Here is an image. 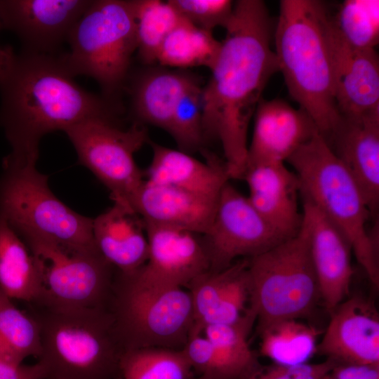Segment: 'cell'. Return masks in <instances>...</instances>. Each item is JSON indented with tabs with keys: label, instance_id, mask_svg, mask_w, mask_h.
Listing matches in <instances>:
<instances>
[{
	"label": "cell",
	"instance_id": "cell-21",
	"mask_svg": "<svg viewBox=\"0 0 379 379\" xmlns=\"http://www.w3.org/2000/svg\"><path fill=\"white\" fill-rule=\"evenodd\" d=\"M218 199L144 180L133 208L145 223L178 227L204 235L211 225Z\"/></svg>",
	"mask_w": 379,
	"mask_h": 379
},
{
	"label": "cell",
	"instance_id": "cell-15",
	"mask_svg": "<svg viewBox=\"0 0 379 379\" xmlns=\"http://www.w3.org/2000/svg\"><path fill=\"white\" fill-rule=\"evenodd\" d=\"M329 314L317 353L336 364L379 366V314L373 302L352 296Z\"/></svg>",
	"mask_w": 379,
	"mask_h": 379
},
{
	"label": "cell",
	"instance_id": "cell-39",
	"mask_svg": "<svg viewBox=\"0 0 379 379\" xmlns=\"http://www.w3.org/2000/svg\"><path fill=\"white\" fill-rule=\"evenodd\" d=\"M9 298L4 295L0 288V307Z\"/></svg>",
	"mask_w": 379,
	"mask_h": 379
},
{
	"label": "cell",
	"instance_id": "cell-29",
	"mask_svg": "<svg viewBox=\"0 0 379 379\" xmlns=\"http://www.w3.org/2000/svg\"><path fill=\"white\" fill-rule=\"evenodd\" d=\"M137 49L146 64L157 62L168 34L185 19L169 1L135 0Z\"/></svg>",
	"mask_w": 379,
	"mask_h": 379
},
{
	"label": "cell",
	"instance_id": "cell-27",
	"mask_svg": "<svg viewBox=\"0 0 379 379\" xmlns=\"http://www.w3.org/2000/svg\"><path fill=\"white\" fill-rule=\"evenodd\" d=\"M220 45L211 32L201 29L185 19L164 39L157 62L178 68L204 66L210 69Z\"/></svg>",
	"mask_w": 379,
	"mask_h": 379
},
{
	"label": "cell",
	"instance_id": "cell-25",
	"mask_svg": "<svg viewBox=\"0 0 379 379\" xmlns=\"http://www.w3.org/2000/svg\"><path fill=\"white\" fill-rule=\"evenodd\" d=\"M0 288L10 300L38 303L43 287L39 270L29 249L0 216Z\"/></svg>",
	"mask_w": 379,
	"mask_h": 379
},
{
	"label": "cell",
	"instance_id": "cell-23",
	"mask_svg": "<svg viewBox=\"0 0 379 379\" xmlns=\"http://www.w3.org/2000/svg\"><path fill=\"white\" fill-rule=\"evenodd\" d=\"M153 156L144 176L154 184L172 186L217 199L230 178L225 161L208 155L204 163L180 149L151 142Z\"/></svg>",
	"mask_w": 379,
	"mask_h": 379
},
{
	"label": "cell",
	"instance_id": "cell-19",
	"mask_svg": "<svg viewBox=\"0 0 379 379\" xmlns=\"http://www.w3.org/2000/svg\"><path fill=\"white\" fill-rule=\"evenodd\" d=\"M251 204L284 239L295 237L302 223L298 206L300 182L285 163L248 166L243 175Z\"/></svg>",
	"mask_w": 379,
	"mask_h": 379
},
{
	"label": "cell",
	"instance_id": "cell-28",
	"mask_svg": "<svg viewBox=\"0 0 379 379\" xmlns=\"http://www.w3.org/2000/svg\"><path fill=\"white\" fill-rule=\"evenodd\" d=\"M41 352L40 326L36 318L20 310L8 299L0 307V359L22 364L29 356Z\"/></svg>",
	"mask_w": 379,
	"mask_h": 379
},
{
	"label": "cell",
	"instance_id": "cell-32",
	"mask_svg": "<svg viewBox=\"0 0 379 379\" xmlns=\"http://www.w3.org/2000/svg\"><path fill=\"white\" fill-rule=\"evenodd\" d=\"M255 321V314L248 307L246 314L237 322L208 325L203 331L204 335L242 378L260 364L248 342Z\"/></svg>",
	"mask_w": 379,
	"mask_h": 379
},
{
	"label": "cell",
	"instance_id": "cell-7",
	"mask_svg": "<svg viewBox=\"0 0 379 379\" xmlns=\"http://www.w3.org/2000/svg\"><path fill=\"white\" fill-rule=\"evenodd\" d=\"M125 349L182 350L194 324L187 290L143 279L135 271H116L107 305Z\"/></svg>",
	"mask_w": 379,
	"mask_h": 379
},
{
	"label": "cell",
	"instance_id": "cell-33",
	"mask_svg": "<svg viewBox=\"0 0 379 379\" xmlns=\"http://www.w3.org/2000/svg\"><path fill=\"white\" fill-rule=\"evenodd\" d=\"M201 88L198 84L181 97L168 131L179 149L188 154L201 149L205 141L202 128Z\"/></svg>",
	"mask_w": 379,
	"mask_h": 379
},
{
	"label": "cell",
	"instance_id": "cell-24",
	"mask_svg": "<svg viewBox=\"0 0 379 379\" xmlns=\"http://www.w3.org/2000/svg\"><path fill=\"white\" fill-rule=\"evenodd\" d=\"M199 84L194 76L180 71L155 69L142 74L132 87V105L142 121L168 131L181 97Z\"/></svg>",
	"mask_w": 379,
	"mask_h": 379
},
{
	"label": "cell",
	"instance_id": "cell-2",
	"mask_svg": "<svg viewBox=\"0 0 379 379\" xmlns=\"http://www.w3.org/2000/svg\"><path fill=\"white\" fill-rule=\"evenodd\" d=\"M60 56L22 52L0 84V126L15 156H39L41 138L93 117L113 102L81 88Z\"/></svg>",
	"mask_w": 379,
	"mask_h": 379
},
{
	"label": "cell",
	"instance_id": "cell-1",
	"mask_svg": "<svg viewBox=\"0 0 379 379\" xmlns=\"http://www.w3.org/2000/svg\"><path fill=\"white\" fill-rule=\"evenodd\" d=\"M225 29L211 77L201 88L202 128L204 140L220 142L230 178L237 179L246 170L249 123L279 66L262 1L234 2Z\"/></svg>",
	"mask_w": 379,
	"mask_h": 379
},
{
	"label": "cell",
	"instance_id": "cell-31",
	"mask_svg": "<svg viewBox=\"0 0 379 379\" xmlns=\"http://www.w3.org/2000/svg\"><path fill=\"white\" fill-rule=\"evenodd\" d=\"M330 21L334 33L350 48L375 49L378 44V0H346Z\"/></svg>",
	"mask_w": 379,
	"mask_h": 379
},
{
	"label": "cell",
	"instance_id": "cell-20",
	"mask_svg": "<svg viewBox=\"0 0 379 379\" xmlns=\"http://www.w3.org/2000/svg\"><path fill=\"white\" fill-rule=\"evenodd\" d=\"M325 140L358 184L375 216L379 205V118L340 117Z\"/></svg>",
	"mask_w": 379,
	"mask_h": 379
},
{
	"label": "cell",
	"instance_id": "cell-30",
	"mask_svg": "<svg viewBox=\"0 0 379 379\" xmlns=\"http://www.w3.org/2000/svg\"><path fill=\"white\" fill-rule=\"evenodd\" d=\"M193 373L182 350L131 349L120 361L121 379H194Z\"/></svg>",
	"mask_w": 379,
	"mask_h": 379
},
{
	"label": "cell",
	"instance_id": "cell-5",
	"mask_svg": "<svg viewBox=\"0 0 379 379\" xmlns=\"http://www.w3.org/2000/svg\"><path fill=\"white\" fill-rule=\"evenodd\" d=\"M40 326L46 379H121L125 349L107 307L31 305Z\"/></svg>",
	"mask_w": 379,
	"mask_h": 379
},
{
	"label": "cell",
	"instance_id": "cell-16",
	"mask_svg": "<svg viewBox=\"0 0 379 379\" xmlns=\"http://www.w3.org/2000/svg\"><path fill=\"white\" fill-rule=\"evenodd\" d=\"M302 202V222L308 232L319 295L330 313L349 294L354 274L352 251L340 230L312 204Z\"/></svg>",
	"mask_w": 379,
	"mask_h": 379
},
{
	"label": "cell",
	"instance_id": "cell-17",
	"mask_svg": "<svg viewBox=\"0 0 379 379\" xmlns=\"http://www.w3.org/2000/svg\"><path fill=\"white\" fill-rule=\"evenodd\" d=\"M246 166L285 163L304 143L319 132L312 118L281 99H261L255 112Z\"/></svg>",
	"mask_w": 379,
	"mask_h": 379
},
{
	"label": "cell",
	"instance_id": "cell-37",
	"mask_svg": "<svg viewBox=\"0 0 379 379\" xmlns=\"http://www.w3.org/2000/svg\"><path fill=\"white\" fill-rule=\"evenodd\" d=\"M44 365L38 361L32 365H13L0 359V379H46Z\"/></svg>",
	"mask_w": 379,
	"mask_h": 379
},
{
	"label": "cell",
	"instance_id": "cell-3",
	"mask_svg": "<svg viewBox=\"0 0 379 379\" xmlns=\"http://www.w3.org/2000/svg\"><path fill=\"white\" fill-rule=\"evenodd\" d=\"M275 55L291 98L326 139L340 121L334 98L330 15L317 0H282Z\"/></svg>",
	"mask_w": 379,
	"mask_h": 379
},
{
	"label": "cell",
	"instance_id": "cell-41",
	"mask_svg": "<svg viewBox=\"0 0 379 379\" xmlns=\"http://www.w3.org/2000/svg\"><path fill=\"white\" fill-rule=\"evenodd\" d=\"M2 361V360H1Z\"/></svg>",
	"mask_w": 379,
	"mask_h": 379
},
{
	"label": "cell",
	"instance_id": "cell-34",
	"mask_svg": "<svg viewBox=\"0 0 379 379\" xmlns=\"http://www.w3.org/2000/svg\"><path fill=\"white\" fill-rule=\"evenodd\" d=\"M181 16L193 25L208 32L225 27L233 11L230 0H169Z\"/></svg>",
	"mask_w": 379,
	"mask_h": 379
},
{
	"label": "cell",
	"instance_id": "cell-11",
	"mask_svg": "<svg viewBox=\"0 0 379 379\" xmlns=\"http://www.w3.org/2000/svg\"><path fill=\"white\" fill-rule=\"evenodd\" d=\"M73 145L81 164L109 190L114 204L134 211L133 203L144 182L134 155L148 142L145 127L135 123L127 129L112 118L86 119L63 131Z\"/></svg>",
	"mask_w": 379,
	"mask_h": 379
},
{
	"label": "cell",
	"instance_id": "cell-9",
	"mask_svg": "<svg viewBox=\"0 0 379 379\" xmlns=\"http://www.w3.org/2000/svg\"><path fill=\"white\" fill-rule=\"evenodd\" d=\"M248 260V307L258 333L277 321L311 314L320 295L303 222L295 237Z\"/></svg>",
	"mask_w": 379,
	"mask_h": 379
},
{
	"label": "cell",
	"instance_id": "cell-4",
	"mask_svg": "<svg viewBox=\"0 0 379 379\" xmlns=\"http://www.w3.org/2000/svg\"><path fill=\"white\" fill-rule=\"evenodd\" d=\"M300 182V195L328 218L349 241L371 284L379 287L378 233L358 184L324 137L316 133L287 160Z\"/></svg>",
	"mask_w": 379,
	"mask_h": 379
},
{
	"label": "cell",
	"instance_id": "cell-13",
	"mask_svg": "<svg viewBox=\"0 0 379 379\" xmlns=\"http://www.w3.org/2000/svg\"><path fill=\"white\" fill-rule=\"evenodd\" d=\"M89 0H0L3 29L20 40L23 52L54 55L84 13Z\"/></svg>",
	"mask_w": 379,
	"mask_h": 379
},
{
	"label": "cell",
	"instance_id": "cell-40",
	"mask_svg": "<svg viewBox=\"0 0 379 379\" xmlns=\"http://www.w3.org/2000/svg\"><path fill=\"white\" fill-rule=\"evenodd\" d=\"M194 379H210L207 377L203 376V375H199L198 377L194 378Z\"/></svg>",
	"mask_w": 379,
	"mask_h": 379
},
{
	"label": "cell",
	"instance_id": "cell-10",
	"mask_svg": "<svg viewBox=\"0 0 379 379\" xmlns=\"http://www.w3.org/2000/svg\"><path fill=\"white\" fill-rule=\"evenodd\" d=\"M20 237L34 256L41 277L42 296L34 305L107 306L116 270L99 253L80 251L32 234Z\"/></svg>",
	"mask_w": 379,
	"mask_h": 379
},
{
	"label": "cell",
	"instance_id": "cell-6",
	"mask_svg": "<svg viewBox=\"0 0 379 379\" xmlns=\"http://www.w3.org/2000/svg\"><path fill=\"white\" fill-rule=\"evenodd\" d=\"M38 157L8 154L0 175V216L20 237L32 234L89 253H99L93 236V219L59 200L48 177L36 166Z\"/></svg>",
	"mask_w": 379,
	"mask_h": 379
},
{
	"label": "cell",
	"instance_id": "cell-38",
	"mask_svg": "<svg viewBox=\"0 0 379 379\" xmlns=\"http://www.w3.org/2000/svg\"><path fill=\"white\" fill-rule=\"evenodd\" d=\"M2 29L3 27L0 20V30ZM15 55L16 54L11 46H0V84L10 71Z\"/></svg>",
	"mask_w": 379,
	"mask_h": 379
},
{
	"label": "cell",
	"instance_id": "cell-12",
	"mask_svg": "<svg viewBox=\"0 0 379 379\" xmlns=\"http://www.w3.org/2000/svg\"><path fill=\"white\" fill-rule=\"evenodd\" d=\"M202 238L212 272L258 255L286 240L229 182L220 193L211 225Z\"/></svg>",
	"mask_w": 379,
	"mask_h": 379
},
{
	"label": "cell",
	"instance_id": "cell-36",
	"mask_svg": "<svg viewBox=\"0 0 379 379\" xmlns=\"http://www.w3.org/2000/svg\"><path fill=\"white\" fill-rule=\"evenodd\" d=\"M322 379H379V366L336 364Z\"/></svg>",
	"mask_w": 379,
	"mask_h": 379
},
{
	"label": "cell",
	"instance_id": "cell-26",
	"mask_svg": "<svg viewBox=\"0 0 379 379\" xmlns=\"http://www.w3.org/2000/svg\"><path fill=\"white\" fill-rule=\"evenodd\" d=\"M258 333L262 356L277 364L295 366L307 363L317 353L320 331L298 319H287L274 323Z\"/></svg>",
	"mask_w": 379,
	"mask_h": 379
},
{
	"label": "cell",
	"instance_id": "cell-35",
	"mask_svg": "<svg viewBox=\"0 0 379 379\" xmlns=\"http://www.w3.org/2000/svg\"><path fill=\"white\" fill-rule=\"evenodd\" d=\"M336 364L330 359L322 362L284 366L260 364L242 379H322Z\"/></svg>",
	"mask_w": 379,
	"mask_h": 379
},
{
	"label": "cell",
	"instance_id": "cell-18",
	"mask_svg": "<svg viewBox=\"0 0 379 379\" xmlns=\"http://www.w3.org/2000/svg\"><path fill=\"white\" fill-rule=\"evenodd\" d=\"M334 62V98L340 117H379V60L375 49L354 50L334 33L330 22Z\"/></svg>",
	"mask_w": 379,
	"mask_h": 379
},
{
	"label": "cell",
	"instance_id": "cell-22",
	"mask_svg": "<svg viewBox=\"0 0 379 379\" xmlns=\"http://www.w3.org/2000/svg\"><path fill=\"white\" fill-rule=\"evenodd\" d=\"M93 236L99 253L119 273L131 274L147 260L145 224L132 210L114 204L93 219Z\"/></svg>",
	"mask_w": 379,
	"mask_h": 379
},
{
	"label": "cell",
	"instance_id": "cell-8",
	"mask_svg": "<svg viewBox=\"0 0 379 379\" xmlns=\"http://www.w3.org/2000/svg\"><path fill=\"white\" fill-rule=\"evenodd\" d=\"M67 42L69 53L60 57L69 73L93 78L112 102L137 49L135 0L92 1Z\"/></svg>",
	"mask_w": 379,
	"mask_h": 379
},
{
	"label": "cell",
	"instance_id": "cell-14",
	"mask_svg": "<svg viewBox=\"0 0 379 379\" xmlns=\"http://www.w3.org/2000/svg\"><path fill=\"white\" fill-rule=\"evenodd\" d=\"M148 258L138 274L150 283L186 289L210 270L202 235L178 227L145 223Z\"/></svg>",
	"mask_w": 379,
	"mask_h": 379
}]
</instances>
